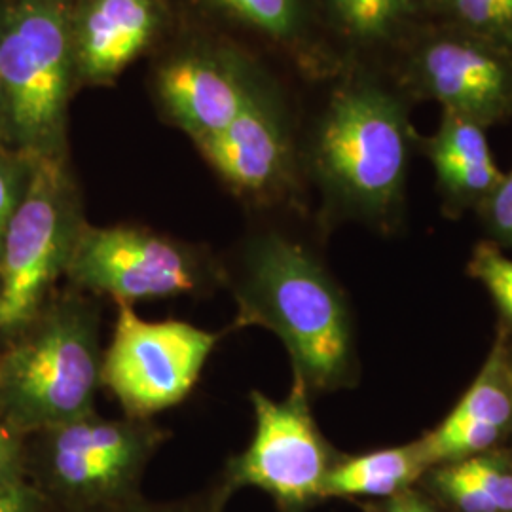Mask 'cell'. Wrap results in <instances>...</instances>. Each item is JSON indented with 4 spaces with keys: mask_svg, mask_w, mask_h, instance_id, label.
I'll list each match as a JSON object with an SVG mask.
<instances>
[{
    "mask_svg": "<svg viewBox=\"0 0 512 512\" xmlns=\"http://www.w3.org/2000/svg\"><path fill=\"white\" fill-rule=\"evenodd\" d=\"M226 287L238 304L230 330L262 327L283 342L293 382L308 393L348 389L359 380L346 294L310 249L277 232L249 239Z\"/></svg>",
    "mask_w": 512,
    "mask_h": 512,
    "instance_id": "cell-1",
    "label": "cell"
},
{
    "mask_svg": "<svg viewBox=\"0 0 512 512\" xmlns=\"http://www.w3.org/2000/svg\"><path fill=\"white\" fill-rule=\"evenodd\" d=\"M410 101L370 76L336 88L313 129L306 165L330 207L378 230L403 217L418 133Z\"/></svg>",
    "mask_w": 512,
    "mask_h": 512,
    "instance_id": "cell-2",
    "label": "cell"
},
{
    "mask_svg": "<svg viewBox=\"0 0 512 512\" xmlns=\"http://www.w3.org/2000/svg\"><path fill=\"white\" fill-rule=\"evenodd\" d=\"M0 355V414L19 435H33L95 410L101 387V306L67 289L44 302Z\"/></svg>",
    "mask_w": 512,
    "mask_h": 512,
    "instance_id": "cell-3",
    "label": "cell"
},
{
    "mask_svg": "<svg viewBox=\"0 0 512 512\" xmlns=\"http://www.w3.org/2000/svg\"><path fill=\"white\" fill-rule=\"evenodd\" d=\"M74 0H14L0 14L8 143L31 158L65 156L74 67Z\"/></svg>",
    "mask_w": 512,
    "mask_h": 512,
    "instance_id": "cell-4",
    "label": "cell"
},
{
    "mask_svg": "<svg viewBox=\"0 0 512 512\" xmlns=\"http://www.w3.org/2000/svg\"><path fill=\"white\" fill-rule=\"evenodd\" d=\"M25 476L54 512H90L141 494L169 433L152 420H107L95 410L33 433Z\"/></svg>",
    "mask_w": 512,
    "mask_h": 512,
    "instance_id": "cell-5",
    "label": "cell"
},
{
    "mask_svg": "<svg viewBox=\"0 0 512 512\" xmlns=\"http://www.w3.org/2000/svg\"><path fill=\"white\" fill-rule=\"evenodd\" d=\"M84 224L65 156L37 158L0 247V334H18L44 306Z\"/></svg>",
    "mask_w": 512,
    "mask_h": 512,
    "instance_id": "cell-6",
    "label": "cell"
},
{
    "mask_svg": "<svg viewBox=\"0 0 512 512\" xmlns=\"http://www.w3.org/2000/svg\"><path fill=\"white\" fill-rule=\"evenodd\" d=\"M65 277L71 287L116 304L194 296L226 287V270L188 243L135 226L84 224Z\"/></svg>",
    "mask_w": 512,
    "mask_h": 512,
    "instance_id": "cell-7",
    "label": "cell"
},
{
    "mask_svg": "<svg viewBox=\"0 0 512 512\" xmlns=\"http://www.w3.org/2000/svg\"><path fill=\"white\" fill-rule=\"evenodd\" d=\"M255 435L230 459L213 486L228 503L241 488H256L274 499L281 512H308L323 499L330 469L340 454L323 437L311 414L310 393L293 382L283 401L251 391Z\"/></svg>",
    "mask_w": 512,
    "mask_h": 512,
    "instance_id": "cell-8",
    "label": "cell"
},
{
    "mask_svg": "<svg viewBox=\"0 0 512 512\" xmlns=\"http://www.w3.org/2000/svg\"><path fill=\"white\" fill-rule=\"evenodd\" d=\"M397 88L492 128L512 118V48L427 21L401 46Z\"/></svg>",
    "mask_w": 512,
    "mask_h": 512,
    "instance_id": "cell-9",
    "label": "cell"
},
{
    "mask_svg": "<svg viewBox=\"0 0 512 512\" xmlns=\"http://www.w3.org/2000/svg\"><path fill=\"white\" fill-rule=\"evenodd\" d=\"M230 332L200 329L179 319L145 321L131 304H118L101 385L128 418L152 420L183 403L198 384L213 349Z\"/></svg>",
    "mask_w": 512,
    "mask_h": 512,
    "instance_id": "cell-10",
    "label": "cell"
},
{
    "mask_svg": "<svg viewBox=\"0 0 512 512\" xmlns=\"http://www.w3.org/2000/svg\"><path fill=\"white\" fill-rule=\"evenodd\" d=\"M196 147L222 183L245 202H285L298 186L300 162L287 110L262 78L238 118Z\"/></svg>",
    "mask_w": 512,
    "mask_h": 512,
    "instance_id": "cell-11",
    "label": "cell"
},
{
    "mask_svg": "<svg viewBox=\"0 0 512 512\" xmlns=\"http://www.w3.org/2000/svg\"><path fill=\"white\" fill-rule=\"evenodd\" d=\"M260 76L232 54L188 52L158 73V93L175 126L194 141L228 128L247 105Z\"/></svg>",
    "mask_w": 512,
    "mask_h": 512,
    "instance_id": "cell-12",
    "label": "cell"
},
{
    "mask_svg": "<svg viewBox=\"0 0 512 512\" xmlns=\"http://www.w3.org/2000/svg\"><path fill=\"white\" fill-rule=\"evenodd\" d=\"M507 353V330L501 329L465 395L435 429L418 440L427 469L492 452L511 437L512 391Z\"/></svg>",
    "mask_w": 512,
    "mask_h": 512,
    "instance_id": "cell-13",
    "label": "cell"
},
{
    "mask_svg": "<svg viewBox=\"0 0 512 512\" xmlns=\"http://www.w3.org/2000/svg\"><path fill=\"white\" fill-rule=\"evenodd\" d=\"M162 25L160 0H74L76 74L107 84L152 44Z\"/></svg>",
    "mask_w": 512,
    "mask_h": 512,
    "instance_id": "cell-14",
    "label": "cell"
},
{
    "mask_svg": "<svg viewBox=\"0 0 512 512\" xmlns=\"http://www.w3.org/2000/svg\"><path fill=\"white\" fill-rule=\"evenodd\" d=\"M418 148L435 171L450 217L478 211L503 181L505 173L495 164L486 128L471 118L442 110L439 126L429 137H418Z\"/></svg>",
    "mask_w": 512,
    "mask_h": 512,
    "instance_id": "cell-15",
    "label": "cell"
},
{
    "mask_svg": "<svg viewBox=\"0 0 512 512\" xmlns=\"http://www.w3.org/2000/svg\"><path fill=\"white\" fill-rule=\"evenodd\" d=\"M420 482L448 512H512V454L503 448L431 467Z\"/></svg>",
    "mask_w": 512,
    "mask_h": 512,
    "instance_id": "cell-16",
    "label": "cell"
},
{
    "mask_svg": "<svg viewBox=\"0 0 512 512\" xmlns=\"http://www.w3.org/2000/svg\"><path fill=\"white\" fill-rule=\"evenodd\" d=\"M427 465L418 440L355 456H340L330 469L323 499H391L416 488Z\"/></svg>",
    "mask_w": 512,
    "mask_h": 512,
    "instance_id": "cell-17",
    "label": "cell"
},
{
    "mask_svg": "<svg viewBox=\"0 0 512 512\" xmlns=\"http://www.w3.org/2000/svg\"><path fill=\"white\" fill-rule=\"evenodd\" d=\"M332 27L357 48H401L423 27L429 0H321Z\"/></svg>",
    "mask_w": 512,
    "mask_h": 512,
    "instance_id": "cell-18",
    "label": "cell"
},
{
    "mask_svg": "<svg viewBox=\"0 0 512 512\" xmlns=\"http://www.w3.org/2000/svg\"><path fill=\"white\" fill-rule=\"evenodd\" d=\"M222 16L255 31L294 54H306L313 44L310 0H202Z\"/></svg>",
    "mask_w": 512,
    "mask_h": 512,
    "instance_id": "cell-19",
    "label": "cell"
},
{
    "mask_svg": "<svg viewBox=\"0 0 512 512\" xmlns=\"http://www.w3.org/2000/svg\"><path fill=\"white\" fill-rule=\"evenodd\" d=\"M429 16L512 48V0H429Z\"/></svg>",
    "mask_w": 512,
    "mask_h": 512,
    "instance_id": "cell-20",
    "label": "cell"
},
{
    "mask_svg": "<svg viewBox=\"0 0 512 512\" xmlns=\"http://www.w3.org/2000/svg\"><path fill=\"white\" fill-rule=\"evenodd\" d=\"M467 270L484 285L503 321L512 330V258L494 243L484 241L476 245Z\"/></svg>",
    "mask_w": 512,
    "mask_h": 512,
    "instance_id": "cell-21",
    "label": "cell"
},
{
    "mask_svg": "<svg viewBox=\"0 0 512 512\" xmlns=\"http://www.w3.org/2000/svg\"><path fill=\"white\" fill-rule=\"evenodd\" d=\"M37 158L0 148V247Z\"/></svg>",
    "mask_w": 512,
    "mask_h": 512,
    "instance_id": "cell-22",
    "label": "cell"
},
{
    "mask_svg": "<svg viewBox=\"0 0 512 512\" xmlns=\"http://www.w3.org/2000/svg\"><path fill=\"white\" fill-rule=\"evenodd\" d=\"M476 213L492 243L499 249H512V169L503 175V181Z\"/></svg>",
    "mask_w": 512,
    "mask_h": 512,
    "instance_id": "cell-23",
    "label": "cell"
},
{
    "mask_svg": "<svg viewBox=\"0 0 512 512\" xmlns=\"http://www.w3.org/2000/svg\"><path fill=\"white\" fill-rule=\"evenodd\" d=\"M224 507L226 503L211 488L203 494L177 501H150L145 495L139 494L90 512H222Z\"/></svg>",
    "mask_w": 512,
    "mask_h": 512,
    "instance_id": "cell-24",
    "label": "cell"
},
{
    "mask_svg": "<svg viewBox=\"0 0 512 512\" xmlns=\"http://www.w3.org/2000/svg\"><path fill=\"white\" fill-rule=\"evenodd\" d=\"M0 512H54L29 480L0 482Z\"/></svg>",
    "mask_w": 512,
    "mask_h": 512,
    "instance_id": "cell-25",
    "label": "cell"
},
{
    "mask_svg": "<svg viewBox=\"0 0 512 512\" xmlns=\"http://www.w3.org/2000/svg\"><path fill=\"white\" fill-rule=\"evenodd\" d=\"M27 480L23 435L0 423V482Z\"/></svg>",
    "mask_w": 512,
    "mask_h": 512,
    "instance_id": "cell-26",
    "label": "cell"
},
{
    "mask_svg": "<svg viewBox=\"0 0 512 512\" xmlns=\"http://www.w3.org/2000/svg\"><path fill=\"white\" fill-rule=\"evenodd\" d=\"M368 512H448L431 495L418 492L416 488L406 490L391 499H384L380 505L370 507Z\"/></svg>",
    "mask_w": 512,
    "mask_h": 512,
    "instance_id": "cell-27",
    "label": "cell"
},
{
    "mask_svg": "<svg viewBox=\"0 0 512 512\" xmlns=\"http://www.w3.org/2000/svg\"><path fill=\"white\" fill-rule=\"evenodd\" d=\"M8 143V129H6V99H4V88L0 78V148Z\"/></svg>",
    "mask_w": 512,
    "mask_h": 512,
    "instance_id": "cell-28",
    "label": "cell"
},
{
    "mask_svg": "<svg viewBox=\"0 0 512 512\" xmlns=\"http://www.w3.org/2000/svg\"><path fill=\"white\" fill-rule=\"evenodd\" d=\"M507 376H509V384H511L512 391V348L509 346V353H507Z\"/></svg>",
    "mask_w": 512,
    "mask_h": 512,
    "instance_id": "cell-29",
    "label": "cell"
}]
</instances>
